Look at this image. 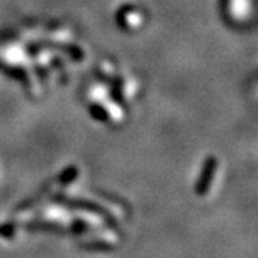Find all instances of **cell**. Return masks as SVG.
Instances as JSON below:
<instances>
[{
  "label": "cell",
  "mask_w": 258,
  "mask_h": 258,
  "mask_svg": "<svg viewBox=\"0 0 258 258\" xmlns=\"http://www.w3.org/2000/svg\"><path fill=\"white\" fill-rule=\"evenodd\" d=\"M81 248L86 249V251H92V252H109L113 251V245L111 242L103 240H93V241H85L79 244Z\"/></svg>",
  "instance_id": "obj_1"
},
{
  "label": "cell",
  "mask_w": 258,
  "mask_h": 258,
  "mask_svg": "<svg viewBox=\"0 0 258 258\" xmlns=\"http://www.w3.org/2000/svg\"><path fill=\"white\" fill-rule=\"evenodd\" d=\"M26 228L32 231H52V232H63L64 231L62 227H57L50 222H35V224L26 225Z\"/></svg>",
  "instance_id": "obj_2"
},
{
  "label": "cell",
  "mask_w": 258,
  "mask_h": 258,
  "mask_svg": "<svg viewBox=\"0 0 258 258\" xmlns=\"http://www.w3.org/2000/svg\"><path fill=\"white\" fill-rule=\"evenodd\" d=\"M16 234V225L12 222H5L0 225V237L6 238V240H12Z\"/></svg>",
  "instance_id": "obj_3"
},
{
  "label": "cell",
  "mask_w": 258,
  "mask_h": 258,
  "mask_svg": "<svg viewBox=\"0 0 258 258\" xmlns=\"http://www.w3.org/2000/svg\"><path fill=\"white\" fill-rule=\"evenodd\" d=\"M85 230H88V225L82 220H76V221L72 222V227H71L72 232H75V234H82Z\"/></svg>",
  "instance_id": "obj_4"
}]
</instances>
